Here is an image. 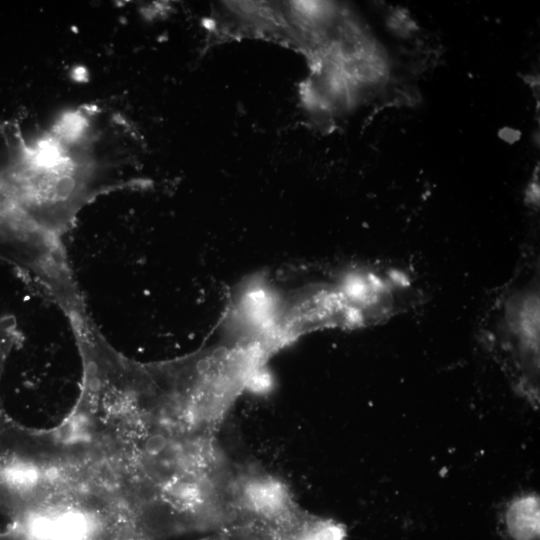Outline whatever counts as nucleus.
<instances>
[{
	"mask_svg": "<svg viewBox=\"0 0 540 540\" xmlns=\"http://www.w3.org/2000/svg\"><path fill=\"white\" fill-rule=\"evenodd\" d=\"M483 344L502 366L515 389L539 400L540 275L535 256L495 294L480 322Z\"/></svg>",
	"mask_w": 540,
	"mask_h": 540,
	"instance_id": "obj_1",
	"label": "nucleus"
},
{
	"mask_svg": "<svg viewBox=\"0 0 540 540\" xmlns=\"http://www.w3.org/2000/svg\"><path fill=\"white\" fill-rule=\"evenodd\" d=\"M505 522L512 540H536L539 537V498L525 495L507 508Z\"/></svg>",
	"mask_w": 540,
	"mask_h": 540,
	"instance_id": "obj_2",
	"label": "nucleus"
}]
</instances>
